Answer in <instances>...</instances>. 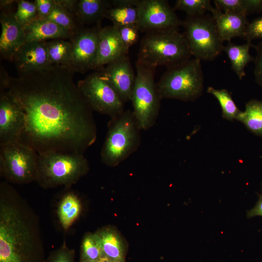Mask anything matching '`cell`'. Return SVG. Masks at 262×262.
<instances>
[{
  "mask_svg": "<svg viewBox=\"0 0 262 262\" xmlns=\"http://www.w3.org/2000/svg\"><path fill=\"white\" fill-rule=\"evenodd\" d=\"M76 72L50 65L10 77L7 91L22 111L19 141L38 154L83 153L97 139L93 110L74 81Z\"/></svg>",
  "mask_w": 262,
  "mask_h": 262,
  "instance_id": "obj_1",
  "label": "cell"
},
{
  "mask_svg": "<svg viewBox=\"0 0 262 262\" xmlns=\"http://www.w3.org/2000/svg\"><path fill=\"white\" fill-rule=\"evenodd\" d=\"M37 215L6 181L0 183V262H45Z\"/></svg>",
  "mask_w": 262,
  "mask_h": 262,
  "instance_id": "obj_2",
  "label": "cell"
},
{
  "mask_svg": "<svg viewBox=\"0 0 262 262\" xmlns=\"http://www.w3.org/2000/svg\"><path fill=\"white\" fill-rule=\"evenodd\" d=\"M189 44L177 28L148 32L142 38L138 60L149 66L166 68L180 65L190 59Z\"/></svg>",
  "mask_w": 262,
  "mask_h": 262,
  "instance_id": "obj_3",
  "label": "cell"
},
{
  "mask_svg": "<svg viewBox=\"0 0 262 262\" xmlns=\"http://www.w3.org/2000/svg\"><path fill=\"white\" fill-rule=\"evenodd\" d=\"M89 169L87 159L83 153L50 152L38 154L36 181L44 188L64 186L70 187Z\"/></svg>",
  "mask_w": 262,
  "mask_h": 262,
  "instance_id": "obj_4",
  "label": "cell"
},
{
  "mask_svg": "<svg viewBox=\"0 0 262 262\" xmlns=\"http://www.w3.org/2000/svg\"><path fill=\"white\" fill-rule=\"evenodd\" d=\"M141 130L130 110L111 118L100 152L103 164L115 166L134 152L141 143Z\"/></svg>",
  "mask_w": 262,
  "mask_h": 262,
  "instance_id": "obj_5",
  "label": "cell"
},
{
  "mask_svg": "<svg viewBox=\"0 0 262 262\" xmlns=\"http://www.w3.org/2000/svg\"><path fill=\"white\" fill-rule=\"evenodd\" d=\"M161 99L193 101L200 97L204 89L201 61L190 59L167 68L156 83Z\"/></svg>",
  "mask_w": 262,
  "mask_h": 262,
  "instance_id": "obj_6",
  "label": "cell"
},
{
  "mask_svg": "<svg viewBox=\"0 0 262 262\" xmlns=\"http://www.w3.org/2000/svg\"><path fill=\"white\" fill-rule=\"evenodd\" d=\"M136 74L131 100L133 113L141 130L153 127L158 118L161 100L154 80L155 67L137 60Z\"/></svg>",
  "mask_w": 262,
  "mask_h": 262,
  "instance_id": "obj_7",
  "label": "cell"
},
{
  "mask_svg": "<svg viewBox=\"0 0 262 262\" xmlns=\"http://www.w3.org/2000/svg\"><path fill=\"white\" fill-rule=\"evenodd\" d=\"M38 153L20 141L0 145V174L9 183L36 181Z\"/></svg>",
  "mask_w": 262,
  "mask_h": 262,
  "instance_id": "obj_8",
  "label": "cell"
},
{
  "mask_svg": "<svg viewBox=\"0 0 262 262\" xmlns=\"http://www.w3.org/2000/svg\"><path fill=\"white\" fill-rule=\"evenodd\" d=\"M184 35L192 55L200 61H213L223 51L224 46L211 15L187 16L183 20Z\"/></svg>",
  "mask_w": 262,
  "mask_h": 262,
  "instance_id": "obj_9",
  "label": "cell"
},
{
  "mask_svg": "<svg viewBox=\"0 0 262 262\" xmlns=\"http://www.w3.org/2000/svg\"><path fill=\"white\" fill-rule=\"evenodd\" d=\"M77 85L93 111L111 118L124 111V103L97 70L78 81Z\"/></svg>",
  "mask_w": 262,
  "mask_h": 262,
  "instance_id": "obj_10",
  "label": "cell"
},
{
  "mask_svg": "<svg viewBox=\"0 0 262 262\" xmlns=\"http://www.w3.org/2000/svg\"><path fill=\"white\" fill-rule=\"evenodd\" d=\"M136 26L141 32L148 33L182 26L183 20L176 15L166 0H140Z\"/></svg>",
  "mask_w": 262,
  "mask_h": 262,
  "instance_id": "obj_11",
  "label": "cell"
},
{
  "mask_svg": "<svg viewBox=\"0 0 262 262\" xmlns=\"http://www.w3.org/2000/svg\"><path fill=\"white\" fill-rule=\"evenodd\" d=\"M101 24L83 27L69 39L72 46V68L76 72L85 73L96 70L98 36Z\"/></svg>",
  "mask_w": 262,
  "mask_h": 262,
  "instance_id": "obj_12",
  "label": "cell"
},
{
  "mask_svg": "<svg viewBox=\"0 0 262 262\" xmlns=\"http://www.w3.org/2000/svg\"><path fill=\"white\" fill-rule=\"evenodd\" d=\"M98 70L124 103L131 100L136 75L128 55L120 57Z\"/></svg>",
  "mask_w": 262,
  "mask_h": 262,
  "instance_id": "obj_13",
  "label": "cell"
},
{
  "mask_svg": "<svg viewBox=\"0 0 262 262\" xmlns=\"http://www.w3.org/2000/svg\"><path fill=\"white\" fill-rule=\"evenodd\" d=\"M25 128V117L7 90L0 92V145L19 141Z\"/></svg>",
  "mask_w": 262,
  "mask_h": 262,
  "instance_id": "obj_14",
  "label": "cell"
},
{
  "mask_svg": "<svg viewBox=\"0 0 262 262\" xmlns=\"http://www.w3.org/2000/svg\"><path fill=\"white\" fill-rule=\"evenodd\" d=\"M0 11V58L12 61L16 51L26 42L24 26L16 19L14 9Z\"/></svg>",
  "mask_w": 262,
  "mask_h": 262,
  "instance_id": "obj_15",
  "label": "cell"
},
{
  "mask_svg": "<svg viewBox=\"0 0 262 262\" xmlns=\"http://www.w3.org/2000/svg\"><path fill=\"white\" fill-rule=\"evenodd\" d=\"M18 75L40 71L50 66L46 41L25 42L14 54L12 60Z\"/></svg>",
  "mask_w": 262,
  "mask_h": 262,
  "instance_id": "obj_16",
  "label": "cell"
},
{
  "mask_svg": "<svg viewBox=\"0 0 262 262\" xmlns=\"http://www.w3.org/2000/svg\"><path fill=\"white\" fill-rule=\"evenodd\" d=\"M128 52L116 27L113 25L101 27L98 36L97 70L120 57L128 55Z\"/></svg>",
  "mask_w": 262,
  "mask_h": 262,
  "instance_id": "obj_17",
  "label": "cell"
},
{
  "mask_svg": "<svg viewBox=\"0 0 262 262\" xmlns=\"http://www.w3.org/2000/svg\"><path fill=\"white\" fill-rule=\"evenodd\" d=\"M211 12L223 42H229L233 38L244 37L248 23L246 16L229 11L223 12L215 7H213Z\"/></svg>",
  "mask_w": 262,
  "mask_h": 262,
  "instance_id": "obj_18",
  "label": "cell"
},
{
  "mask_svg": "<svg viewBox=\"0 0 262 262\" xmlns=\"http://www.w3.org/2000/svg\"><path fill=\"white\" fill-rule=\"evenodd\" d=\"M25 42L43 41L56 39H70L72 34L47 18H37L24 26Z\"/></svg>",
  "mask_w": 262,
  "mask_h": 262,
  "instance_id": "obj_19",
  "label": "cell"
},
{
  "mask_svg": "<svg viewBox=\"0 0 262 262\" xmlns=\"http://www.w3.org/2000/svg\"><path fill=\"white\" fill-rule=\"evenodd\" d=\"M101 251L102 257L125 261L127 245L125 240L114 227L105 226L95 232Z\"/></svg>",
  "mask_w": 262,
  "mask_h": 262,
  "instance_id": "obj_20",
  "label": "cell"
},
{
  "mask_svg": "<svg viewBox=\"0 0 262 262\" xmlns=\"http://www.w3.org/2000/svg\"><path fill=\"white\" fill-rule=\"evenodd\" d=\"M140 0H111L105 18L119 27L136 24L138 18V6Z\"/></svg>",
  "mask_w": 262,
  "mask_h": 262,
  "instance_id": "obj_21",
  "label": "cell"
},
{
  "mask_svg": "<svg viewBox=\"0 0 262 262\" xmlns=\"http://www.w3.org/2000/svg\"><path fill=\"white\" fill-rule=\"evenodd\" d=\"M110 5L108 0H78L76 18L82 27L101 24Z\"/></svg>",
  "mask_w": 262,
  "mask_h": 262,
  "instance_id": "obj_22",
  "label": "cell"
},
{
  "mask_svg": "<svg viewBox=\"0 0 262 262\" xmlns=\"http://www.w3.org/2000/svg\"><path fill=\"white\" fill-rule=\"evenodd\" d=\"M253 46V45L249 42L241 45L229 42L224 47L223 51L230 62L231 69L240 80L246 75V66L249 62L254 60V58L249 53L250 48Z\"/></svg>",
  "mask_w": 262,
  "mask_h": 262,
  "instance_id": "obj_23",
  "label": "cell"
},
{
  "mask_svg": "<svg viewBox=\"0 0 262 262\" xmlns=\"http://www.w3.org/2000/svg\"><path fill=\"white\" fill-rule=\"evenodd\" d=\"M82 209L79 197L72 192L66 193L59 203L57 214L64 229H68L79 217Z\"/></svg>",
  "mask_w": 262,
  "mask_h": 262,
  "instance_id": "obj_24",
  "label": "cell"
},
{
  "mask_svg": "<svg viewBox=\"0 0 262 262\" xmlns=\"http://www.w3.org/2000/svg\"><path fill=\"white\" fill-rule=\"evenodd\" d=\"M46 47L50 65L66 66L72 68V46L69 41L64 39L49 40L46 41Z\"/></svg>",
  "mask_w": 262,
  "mask_h": 262,
  "instance_id": "obj_25",
  "label": "cell"
},
{
  "mask_svg": "<svg viewBox=\"0 0 262 262\" xmlns=\"http://www.w3.org/2000/svg\"><path fill=\"white\" fill-rule=\"evenodd\" d=\"M236 120L256 135L262 136V101L249 100L246 104L245 110L242 111Z\"/></svg>",
  "mask_w": 262,
  "mask_h": 262,
  "instance_id": "obj_26",
  "label": "cell"
},
{
  "mask_svg": "<svg viewBox=\"0 0 262 262\" xmlns=\"http://www.w3.org/2000/svg\"><path fill=\"white\" fill-rule=\"evenodd\" d=\"M215 7L224 12L245 16L262 12V0H214Z\"/></svg>",
  "mask_w": 262,
  "mask_h": 262,
  "instance_id": "obj_27",
  "label": "cell"
},
{
  "mask_svg": "<svg viewBox=\"0 0 262 262\" xmlns=\"http://www.w3.org/2000/svg\"><path fill=\"white\" fill-rule=\"evenodd\" d=\"M207 92L213 95L218 100L224 119L232 121L237 118L242 111L238 109L226 89H216L209 86Z\"/></svg>",
  "mask_w": 262,
  "mask_h": 262,
  "instance_id": "obj_28",
  "label": "cell"
},
{
  "mask_svg": "<svg viewBox=\"0 0 262 262\" xmlns=\"http://www.w3.org/2000/svg\"><path fill=\"white\" fill-rule=\"evenodd\" d=\"M55 1V4L47 18L67 30L72 35L83 27L79 24L75 17L71 13L58 4L56 0Z\"/></svg>",
  "mask_w": 262,
  "mask_h": 262,
  "instance_id": "obj_29",
  "label": "cell"
},
{
  "mask_svg": "<svg viewBox=\"0 0 262 262\" xmlns=\"http://www.w3.org/2000/svg\"><path fill=\"white\" fill-rule=\"evenodd\" d=\"M213 8L210 0H177L173 9L185 12L188 16L196 17L211 12Z\"/></svg>",
  "mask_w": 262,
  "mask_h": 262,
  "instance_id": "obj_30",
  "label": "cell"
},
{
  "mask_svg": "<svg viewBox=\"0 0 262 262\" xmlns=\"http://www.w3.org/2000/svg\"><path fill=\"white\" fill-rule=\"evenodd\" d=\"M101 257V249L95 233H86L81 244L80 261H98Z\"/></svg>",
  "mask_w": 262,
  "mask_h": 262,
  "instance_id": "obj_31",
  "label": "cell"
},
{
  "mask_svg": "<svg viewBox=\"0 0 262 262\" xmlns=\"http://www.w3.org/2000/svg\"><path fill=\"white\" fill-rule=\"evenodd\" d=\"M16 4L17 9L15 13V16L22 25L28 24L38 18L34 1L20 0H17Z\"/></svg>",
  "mask_w": 262,
  "mask_h": 262,
  "instance_id": "obj_32",
  "label": "cell"
},
{
  "mask_svg": "<svg viewBox=\"0 0 262 262\" xmlns=\"http://www.w3.org/2000/svg\"><path fill=\"white\" fill-rule=\"evenodd\" d=\"M116 27V26H115ZM121 39L127 49L136 44L139 39V30L136 24L116 27Z\"/></svg>",
  "mask_w": 262,
  "mask_h": 262,
  "instance_id": "obj_33",
  "label": "cell"
},
{
  "mask_svg": "<svg viewBox=\"0 0 262 262\" xmlns=\"http://www.w3.org/2000/svg\"><path fill=\"white\" fill-rule=\"evenodd\" d=\"M75 252L65 243L57 249L52 251L45 262H74Z\"/></svg>",
  "mask_w": 262,
  "mask_h": 262,
  "instance_id": "obj_34",
  "label": "cell"
},
{
  "mask_svg": "<svg viewBox=\"0 0 262 262\" xmlns=\"http://www.w3.org/2000/svg\"><path fill=\"white\" fill-rule=\"evenodd\" d=\"M243 38L249 42L253 39H262V16L248 23Z\"/></svg>",
  "mask_w": 262,
  "mask_h": 262,
  "instance_id": "obj_35",
  "label": "cell"
},
{
  "mask_svg": "<svg viewBox=\"0 0 262 262\" xmlns=\"http://www.w3.org/2000/svg\"><path fill=\"white\" fill-rule=\"evenodd\" d=\"M256 51L254 58V76L257 83L262 86V41L256 46L253 45Z\"/></svg>",
  "mask_w": 262,
  "mask_h": 262,
  "instance_id": "obj_36",
  "label": "cell"
},
{
  "mask_svg": "<svg viewBox=\"0 0 262 262\" xmlns=\"http://www.w3.org/2000/svg\"><path fill=\"white\" fill-rule=\"evenodd\" d=\"M34 2L40 18H47L55 4V0H35Z\"/></svg>",
  "mask_w": 262,
  "mask_h": 262,
  "instance_id": "obj_37",
  "label": "cell"
},
{
  "mask_svg": "<svg viewBox=\"0 0 262 262\" xmlns=\"http://www.w3.org/2000/svg\"><path fill=\"white\" fill-rule=\"evenodd\" d=\"M56 1L58 4L71 13L76 18V13L78 0H56Z\"/></svg>",
  "mask_w": 262,
  "mask_h": 262,
  "instance_id": "obj_38",
  "label": "cell"
},
{
  "mask_svg": "<svg viewBox=\"0 0 262 262\" xmlns=\"http://www.w3.org/2000/svg\"><path fill=\"white\" fill-rule=\"evenodd\" d=\"M246 216L248 218L256 216H262V193L259 195V198L256 205L247 212Z\"/></svg>",
  "mask_w": 262,
  "mask_h": 262,
  "instance_id": "obj_39",
  "label": "cell"
},
{
  "mask_svg": "<svg viewBox=\"0 0 262 262\" xmlns=\"http://www.w3.org/2000/svg\"><path fill=\"white\" fill-rule=\"evenodd\" d=\"M17 3V0H2L0 1L1 10L14 9V6Z\"/></svg>",
  "mask_w": 262,
  "mask_h": 262,
  "instance_id": "obj_40",
  "label": "cell"
},
{
  "mask_svg": "<svg viewBox=\"0 0 262 262\" xmlns=\"http://www.w3.org/2000/svg\"><path fill=\"white\" fill-rule=\"evenodd\" d=\"M98 261V262H125V261L114 260L104 257H102Z\"/></svg>",
  "mask_w": 262,
  "mask_h": 262,
  "instance_id": "obj_41",
  "label": "cell"
},
{
  "mask_svg": "<svg viewBox=\"0 0 262 262\" xmlns=\"http://www.w3.org/2000/svg\"><path fill=\"white\" fill-rule=\"evenodd\" d=\"M80 262H98V261H80Z\"/></svg>",
  "mask_w": 262,
  "mask_h": 262,
  "instance_id": "obj_42",
  "label": "cell"
}]
</instances>
